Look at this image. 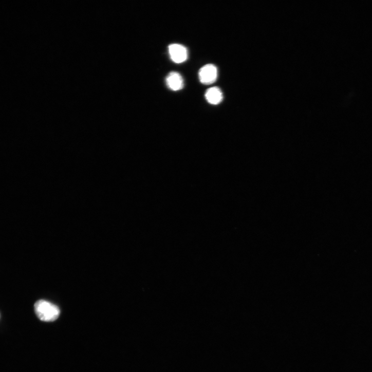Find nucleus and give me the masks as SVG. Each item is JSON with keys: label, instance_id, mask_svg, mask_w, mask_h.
Wrapping results in <instances>:
<instances>
[{"label": "nucleus", "instance_id": "f257e3e1", "mask_svg": "<svg viewBox=\"0 0 372 372\" xmlns=\"http://www.w3.org/2000/svg\"><path fill=\"white\" fill-rule=\"evenodd\" d=\"M34 310L39 319L46 322L55 321L60 314L57 306L44 300L38 301L34 305Z\"/></svg>", "mask_w": 372, "mask_h": 372}, {"label": "nucleus", "instance_id": "f03ea898", "mask_svg": "<svg viewBox=\"0 0 372 372\" xmlns=\"http://www.w3.org/2000/svg\"><path fill=\"white\" fill-rule=\"evenodd\" d=\"M199 77L200 82L203 84L210 85L214 83L218 77L217 67L212 64L203 66L199 70Z\"/></svg>", "mask_w": 372, "mask_h": 372}, {"label": "nucleus", "instance_id": "7ed1b4c3", "mask_svg": "<svg viewBox=\"0 0 372 372\" xmlns=\"http://www.w3.org/2000/svg\"><path fill=\"white\" fill-rule=\"evenodd\" d=\"M169 53L172 61L177 64L184 62L188 58L187 48L182 45L173 44L168 47Z\"/></svg>", "mask_w": 372, "mask_h": 372}, {"label": "nucleus", "instance_id": "20e7f679", "mask_svg": "<svg viewBox=\"0 0 372 372\" xmlns=\"http://www.w3.org/2000/svg\"><path fill=\"white\" fill-rule=\"evenodd\" d=\"M166 84L168 87L173 91H178L183 87V80L181 76L175 71L169 73L166 78Z\"/></svg>", "mask_w": 372, "mask_h": 372}, {"label": "nucleus", "instance_id": "39448f33", "mask_svg": "<svg viewBox=\"0 0 372 372\" xmlns=\"http://www.w3.org/2000/svg\"><path fill=\"white\" fill-rule=\"evenodd\" d=\"M205 97L207 101L212 105H218L223 100L222 92L216 86L209 88L206 92Z\"/></svg>", "mask_w": 372, "mask_h": 372}]
</instances>
